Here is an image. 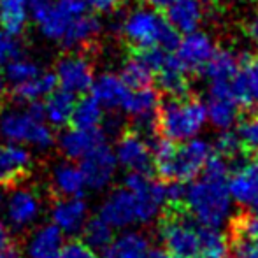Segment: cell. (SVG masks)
Instances as JSON below:
<instances>
[{"instance_id": "1", "label": "cell", "mask_w": 258, "mask_h": 258, "mask_svg": "<svg viewBox=\"0 0 258 258\" xmlns=\"http://www.w3.org/2000/svg\"><path fill=\"white\" fill-rule=\"evenodd\" d=\"M39 32L63 48H79L100 32V21L85 0H49L32 14Z\"/></svg>"}, {"instance_id": "2", "label": "cell", "mask_w": 258, "mask_h": 258, "mask_svg": "<svg viewBox=\"0 0 258 258\" xmlns=\"http://www.w3.org/2000/svg\"><path fill=\"white\" fill-rule=\"evenodd\" d=\"M232 202L227 179L202 176L201 179H191V183L184 186L183 204L202 227H223L232 214Z\"/></svg>"}, {"instance_id": "3", "label": "cell", "mask_w": 258, "mask_h": 258, "mask_svg": "<svg viewBox=\"0 0 258 258\" xmlns=\"http://www.w3.org/2000/svg\"><path fill=\"white\" fill-rule=\"evenodd\" d=\"M0 137L7 143L48 151L54 144V134L42 116V105L32 102L28 107H9L0 114Z\"/></svg>"}, {"instance_id": "4", "label": "cell", "mask_w": 258, "mask_h": 258, "mask_svg": "<svg viewBox=\"0 0 258 258\" xmlns=\"http://www.w3.org/2000/svg\"><path fill=\"white\" fill-rule=\"evenodd\" d=\"M121 35L132 48L144 49H174L177 32L170 27L167 18L156 7L139 6L125 14L121 21Z\"/></svg>"}, {"instance_id": "5", "label": "cell", "mask_w": 258, "mask_h": 258, "mask_svg": "<svg viewBox=\"0 0 258 258\" xmlns=\"http://www.w3.org/2000/svg\"><path fill=\"white\" fill-rule=\"evenodd\" d=\"M206 123V104L186 95L170 97L160 104L156 112V125L162 136L174 143H184L191 137H197L204 130Z\"/></svg>"}, {"instance_id": "6", "label": "cell", "mask_w": 258, "mask_h": 258, "mask_svg": "<svg viewBox=\"0 0 258 258\" xmlns=\"http://www.w3.org/2000/svg\"><path fill=\"white\" fill-rule=\"evenodd\" d=\"M211 155H213V146L207 141L199 139V136L181 143V146H176L174 151L167 181L195 179Z\"/></svg>"}, {"instance_id": "7", "label": "cell", "mask_w": 258, "mask_h": 258, "mask_svg": "<svg viewBox=\"0 0 258 258\" xmlns=\"http://www.w3.org/2000/svg\"><path fill=\"white\" fill-rule=\"evenodd\" d=\"M160 237L167 251L176 256H199V223L184 216H167L160 227Z\"/></svg>"}, {"instance_id": "8", "label": "cell", "mask_w": 258, "mask_h": 258, "mask_svg": "<svg viewBox=\"0 0 258 258\" xmlns=\"http://www.w3.org/2000/svg\"><path fill=\"white\" fill-rule=\"evenodd\" d=\"M53 74L56 79V85L72 95H83V93L90 92L93 79H95L92 61L83 54L61 56L56 61Z\"/></svg>"}, {"instance_id": "9", "label": "cell", "mask_w": 258, "mask_h": 258, "mask_svg": "<svg viewBox=\"0 0 258 258\" xmlns=\"http://www.w3.org/2000/svg\"><path fill=\"white\" fill-rule=\"evenodd\" d=\"M79 169L85 177L86 188L93 191H102L114 179L118 162H116L114 151L107 146V143H102L92 153L81 158Z\"/></svg>"}, {"instance_id": "10", "label": "cell", "mask_w": 258, "mask_h": 258, "mask_svg": "<svg viewBox=\"0 0 258 258\" xmlns=\"http://www.w3.org/2000/svg\"><path fill=\"white\" fill-rule=\"evenodd\" d=\"M174 49H176L174 56L183 65L184 71L202 72L218 48L209 34L195 30L190 34H184L183 39H177Z\"/></svg>"}, {"instance_id": "11", "label": "cell", "mask_w": 258, "mask_h": 258, "mask_svg": "<svg viewBox=\"0 0 258 258\" xmlns=\"http://www.w3.org/2000/svg\"><path fill=\"white\" fill-rule=\"evenodd\" d=\"M42 214V202L30 188H14L6 201V218L13 230L23 232L34 227Z\"/></svg>"}, {"instance_id": "12", "label": "cell", "mask_w": 258, "mask_h": 258, "mask_svg": "<svg viewBox=\"0 0 258 258\" xmlns=\"http://www.w3.org/2000/svg\"><path fill=\"white\" fill-rule=\"evenodd\" d=\"M204 104L207 123H211L216 130H230L237 123L241 105L232 95L230 85L211 83L207 88V100Z\"/></svg>"}, {"instance_id": "13", "label": "cell", "mask_w": 258, "mask_h": 258, "mask_svg": "<svg viewBox=\"0 0 258 258\" xmlns=\"http://www.w3.org/2000/svg\"><path fill=\"white\" fill-rule=\"evenodd\" d=\"M160 107L158 92L148 86L130 88L121 111L128 114L141 132H151L156 126V112Z\"/></svg>"}, {"instance_id": "14", "label": "cell", "mask_w": 258, "mask_h": 258, "mask_svg": "<svg viewBox=\"0 0 258 258\" xmlns=\"http://www.w3.org/2000/svg\"><path fill=\"white\" fill-rule=\"evenodd\" d=\"M112 151L118 165H121L123 169L137 170V172H151L153 169L151 146L139 132L123 134Z\"/></svg>"}, {"instance_id": "15", "label": "cell", "mask_w": 258, "mask_h": 258, "mask_svg": "<svg viewBox=\"0 0 258 258\" xmlns=\"http://www.w3.org/2000/svg\"><path fill=\"white\" fill-rule=\"evenodd\" d=\"M227 186L234 202L244 207L258 206V160H244L228 174Z\"/></svg>"}, {"instance_id": "16", "label": "cell", "mask_w": 258, "mask_h": 258, "mask_svg": "<svg viewBox=\"0 0 258 258\" xmlns=\"http://www.w3.org/2000/svg\"><path fill=\"white\" fill-rule=\"evenodd\" d=\"M105 143L102 128H72L65 130L58 137V150L67 160H81L92 153L97 146Z\"/></svg>"}, {"instance_id": "17", "label": "cell", "mask_w": 258, "mask_h": 258, "mask_svg": "<svg viewBox=\"0 0 258 258\" xmlns=\"http://www.w3.org/2000/svg\"><path fill=\"white\" fill-rule=\"evenodd\" d=\"M167 9V21L177 34L201 30L209 7L206 0H174Z\"/></svg>"}, {"instance_id": "18", "label": "cell", "mask_w": 258, "mask_h": 258, "mask_svg": "<svg viewBox=\"0 0 258 258\" xmlns=\"http://www.w3.org/2000/svg\"><path fill=\"white\" fill-rule=\"evenodd\" d=\"M88 220V204L83 197H60L51 207V221L63 235L81 234Z\"/></svg>"}, {"instance_id": "19", "label": "cell", "mask_w": 258, "mask_h": 258, "mask_svg": "<svg viewBox=\"0 0 258 258\" xmlns=\"http://www.w3.org/2000/svg\"><path fill=\"white\" fill-rule=\"evenodd\" d=\"M230 92L242 107H258V58H242L230 79Z\"/></svg>"}, {"instance_id": "20", "label": "cell", "mask_w": 258, "mask_h": 258, "mask_svg": "<svg viewBox=\"0 0 258 258\" xmlns=\"http://www.w3.org/2000/svg\"><path fill=\"white\" fill-rule=\"evenodd\" d=\"M32 155L27 146L16 143L0 144V184H14L27 176Z\"/></svg>"}, {"instance_id": "21", "label": "cell", "mask_w": 258, "mask_h": 258, "mask_svg": "<svg viewBox=\"0 0 258 258\" xmlns=\"http://www.w3.org/2000/svg\"><path fill=\"white\" fill-rule=\"evenodd\" d=\"M65 239L63 232L53 223L37 227L25 244L27 258H61Z\"/></svg>"}, {"instance_id": "22", "label": "cell", "mask_w": 258, "mask_h": 258, "mask_svg": "<svg viewBox=\"0 0 258 258\" xmlns=\"http://www.w3.org/2000/svg\"><path fill=\"white\" fill-rule=\"evenodd\" d=\"M92 97L107 111H121L130 86L114 72H104L92 83Z\"/></svg>"}, {"instance_id": "23", "label": "cell", "mask_w": 258, "mask_h": 258, "mask_svg": "<svg viewBox=\"0 0 258 258\" xmlns=\"http://www.w3.org/2000/svg\"><path fill=\"white\" fill-rule=\"evenodd\" d=\"M49 184L58 197H83L86 190L81 169L72 160L54 163L49 174Z\"/></svg>"}, {"instance_id": "24", "label": "cell", "mask_w": 258, "mask_h": 258, "mask_svg": "<svg viewBox=\"0 0 258 258\" xmlns=\"http://www.w3.org/2000/svg\"><path fill=\"white\" fill-rule=\"evenodd\" d=\"M188 72L183 69V65L177 61L174 54L167 53L160 60L158 67L155 71L156 81L163 93L169 97H183L188 92Z\"/></svg>"}, {"instance_id": "25", "label": "cell", "mask_w": 258, "mask_h": 258, "mask_svg": "<svg viewBox=\"0 0 258 258\" xmlns=\"http://www.w3.org/2000/svg\"><path fill=\"white\" fill-rule=\"evenodd\" d=\"M102 251V258H150L151 241L143 232L125 230L118 237H112Z\"/></svg>"}, {"instance_id": "26", "label": "cell", "mask_w": 258, "mask_h": 258, "mask_svg": "<svg viewBox=\"0 0 258 258\" xmlns=\"http://www.w3.org/2000/svg\"><path fill=\"white\" fill-rule=\"evenodd\" d=\"M42 105V116L46 123L56 128H63L71 123L72 111L76 105V95L65 92V90L54 88L51 93L44 99Z\"/></svg>"}, {"instance_id": "27", "label": "cell", "mask_w": 258, "mask_h": 258, "mask_svg": "<svg viewBox=\"0 0 258 258\" xmlns=\"http://www.w3.org/2000/svg\"><path fill=\"white\" fill-rule=\"evenodd\" d=\"M54 88H56L54 74L53 72H46L44 69H42L35 78L28 79L23 85L14 86L13 93L18 102L32 104V102H39V100H44Z\"/></svg>"}, {"instance_id": "28", "label": "cell", "mask_w": 258, "mask_h": 258, "mask_svg": "<svg viewBox=\"0 0 258 258\" xmlns=\"http://www.w3.org/2000/svg\"><path fill=\"white\" fill-rule=\"evenodd\" d=\"M30 21L28 0H0V28L21 35Z\"/></svg>"}, {"instance_id": "29", "label": "cell", "mask_w": 258, "mask_h": 258, "mask_svg": "<svg viewBox=\"0 0 258 258\" xmlns=\"http://www.w3.org/2000/svg\"><path fill=\"white\" fill-rule=\"evenodd\" d=\"M239 65V56L232 49H216L209 63L202 72H206L207 83H221V85H230V79L234 76L235 69Z\"/></svg>"}, {"instance_id": "30", "label": "cell", "mask_w": 258, "mask_h": 258, "mask_svg": "<svg viewBox=\"0 0 258 258\" xmlns=\"http://www.w3.org/2000/svg\"><path fill=\"white\" fill-rule=\"evenodd\" d=\"M104 121V107L93 97L76 100L71 123L78 128H100Z\"/></svg>"}, {"instance_id": "31", "label": "cell", "mask_w": 258, "mask_h": 258, "mask_svg": "<svg viewBox=\"0 0 258 258\" xmlns=\"http://www.w3.org/2000/svg\"><path fill=\"white\" fill-rule=\"evenodd\" d=\"M228 241L220 228L199 225V256L201 258H227Z\"/></svg>"}, {"instance_id": "32", "label": "cell", "mask_w": 258, "mask_h": 258, "mask_svg": "<svg viewBox=\"0 0 258 258\" xmlns=\"http://www.w3.org/2000/svg\"><path fill=\"white\" fill-rule=\"evenodd\" d=\"M121 79L130 86V88H141V86H148L153 81V69L146 61L144 54H137V56L126 60V63L123 65L121 71Z\"/></svg>"}, {"instance_id": "33", "label": "cell", "mask_w": 258, "mask_h": 258, "mask_svg": "<svg viewBox=\"0 0 258 258\" xmlns=\"http://www.w3.org/2000/svg\"><path fill=\"white\" fill-rule=\"evenodd\" d=\"M112 230H114V228L97 214V216L86 220L81 234H83V239H85L86 244H88L90 248L95 249V251H99V249L107 248L109 242L112 241V237H114Z\"/></svg>"}, {"instance_id": "34", "label": "cell", "mask_w": 258, "mask_h": 258, "mask_svg": "<svg viewBox=\"0 0 258 258\" xmlns=\"http://www.w3.org/2000/svg\"><path fill=\"white\" fill-rule=\"evenodd\" d=\"M7 69H6V83H9L11 86H18V85H23L27 83L28 79L35 78L39 72L42 71V67L37 63L35 60L32 58H27L23 54H20L18 58L11 60L9 63H6Z\"/></svg>"}, {"instance_id": "35", "label": "cell", "mask_w": 258, "mask_h": 258, "mask_svg": "<svg viewBox=\"0 0 258 258\" xmlns=\"http://www.w3.org/2000/svg\"><path fill=\"white\" fill-rule=\"evenodd\" d=\"M21 54V41L16 34L0 28V65L9 63Z\"/></svg>"}, {"instance_id": "36", "label": "cell", "mask_w": 258, "mask_h": 258, "mask_svg": "<svg viewBox=\"0 0 258 258\" xmlns=\"http://www.w3.org/2000/svg\"><path fill=\"white\" fill-rule=\"evenodd\" d=\"M220 132L221 134L214 143V150L218 151V155L225 156V158H234L242 146L241 139H239L237 134L230 132V130H220Z\"/></svg>"}, {"instance_id": "37", "label": "cell", "mask_w": 258, "mask_h": 258, "mask_svg": "<svg viewBox=\"0 0 258 258\" xmlns=\"http://www.w3.org/2000/svg\"><path fill=\"white\" fill-rule=\"evenodd\" d=\"M237 136L244 146H248L249 150L258 151V112L242 123Z\"/></svg>"}, {"instance_id": "38", "label": "cell", "mask_w": 258, "mask_h": 258, "mask_svg": "<svg viewBox=\"0 0 258 258\" xmlns=\"http://www.w3.org/2000/svg\"><path fill=\"white\" fill-rule=\"evenodd\" d=\"M61 258H99V255L85 241H71L63 244Z\"/></svg>"}, {"instance_id": "39", "label": "cell", "mask_w": 258, "mask_h": 258, "mask_svg": "<svg viewBox=\"0 0 258 258\" xmlns=\"http://www.w3.org/2000/svg\"><path fill=\"white\" fill-rule=\"evenodd\" d=\"M184 199V184L183 181H170L165 184V201L170 204H181Z\"/></svg>"}, {"instance_id": "40", "label": "cell", "mask_w": 258, "mask_h": 258, "mask_svg": "<svg viewBox=\"0 0 258 258\" xmlns=\"http://www.w3.org/2000/svg\"><path fill=\"white\" fill-rule=\"evenodd\" d=\"M88 4V7L92 11H97V13H109V11L116 9L123 0H85Z\"/></svg>"}, {"instance_id": "41", "label": "cell", "mask_w": 258, "mask_h": 258, "mask_svg": "<svg viewBox=\"0 0 258 258\" xmlns=\"http://www.w3.org/2000/svg\"><path fill=\"white\" fill-rule=\"evenodd\" d=\"M248 39L251 42L253 49L258 53V13L251 16V20L248 21Z\"/></svg>"}, {"instance_id": "42", "label": "cell", "mask_w": 258, "mask_h": 258, "mask_svg": "<svg viewBox=\"0 0 258 258\" xmlns=\"http://www.w3.org/2000/svg\"><path fill=\"white\" fill-rule=\"evenodd\" d=\"M11 244H13V241H11V232H9V228H7L6 223H4V221L0 220V249L9 248Z\"/></svg>"}, {"instance_id": "43", "label": "cell", "mask_w": 258, "mask_h": 258, "mask_svg": "<svg viewBox=\"0 0 258 258\" xmlns=\"http://www.w3.org/2000/svg\"><path fill=\"white\" fill-rule=\"evenodd\" d=\"M0 258H20V251L16 249V246L11 244L9 248L0 249Z\"/></svg>"}, {"instance_id": "44", "label": "cell", "mask_w": 258, "mask_h": 258, "mask_svg": "<svg viewBox=\"0 0 258 258\" xmlns=\"http://www.w3.org/2000/svg\"><path fill=\"white\" fill-rule=\"evenodd\" d=\"M172 255H170L169 251H163V249H153L151 248L150 251V258H170Z\"/></svg>"}, {"instance_id": "45", "label": "cell", "mask_w": 258, "mask_h": 258, "mask_svg": "<svg viewBox=\"0 0 258 258\" xmlns=\"http://www.w3.org/2000/svg\"><path fill=\"white\" fill-rule=\"evenodd\" d=\"M174 0H151V4H153V7H156V9H165Z\"/></svg>"}, {"instance_id": "46", "label": "cell", "mask_w": 258, "mask_h": 258, "mask_svg": "<svg viewBox=\"0 0 258 258\" xmlns=\"http://www.w3.org/2000/svg\"><path fill=\"white\" fill-rule=\"evenodd\" d=\"M4 90H6V76H4V72L0 71V97H2Z\"/></svg>"}, {"instance_id": "47", "label": "cell", "mask_w": 258, "mask_h": 258, "mask_svg": "<svg viewBox=\"0 0 258 258\" xmlns=\"http://www.w3.org/2000/svg\"><path fill=\"white\" fill-rule=\"evenodd\" d=\"M2 202H4V191H2V184H0V207H2Z\"/></svg>"}, {"instance_id": "48", "label": "cell", "mask_w": 258, "mask_h": 258, "mask_svg": "<svg viewBox=\"0 0 258 258\" xmlns=\"http://www.w3.org/2000/svg\"><path fill=\"white\" fill-rule=\"evenodd\" d=\"M253 209H255V218L258 220V206H255V207H253Z\"/></svg>"}, {"instance_id": "49", "label": "cell", "mask_w": 258, "mask_h": 258, "mask_svg": "<svg viewBox=\"0 0 258 258\" xmlns=\"http://www.w3.org/2000/svg\"><path fill=\"white\" fill-rule=\"evenodd\" d=\"M170 258H186V256H176V255H172Z\"/></svg>"}]
</instances>
